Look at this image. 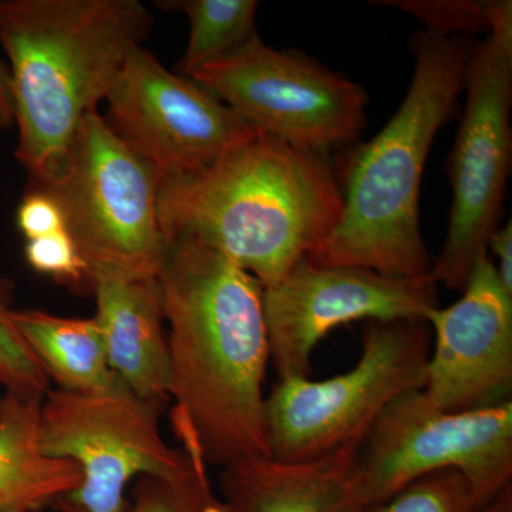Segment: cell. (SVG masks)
<instances>
[{
	"label": "cell",
	"instance_id": "6da1fadb",
	"mask_svg": "<svg viewBox=\"0 0 512 512\" xmlns=\"http://www.w3.org/2000/svg\"><path fill=\"white\" fill-rule=\"evenodd\" d=\"M157 279L167 326L171 421L183 448L220 468L271 457L264 286L191 237L168 239Z\"/></svg>",
	"mask_w": 512,
	"mask_h": 512
},
{
	"label": "cell",
	"instance_id": "7a4b0ae2",
	"mask_svg": "<svg viewBox=\"0 0 512 512\" xmlns=\"http://www.w3.org/2000/svg\"><path fill=\"white\" fill-rule=\"evenodd\" d=\"M342 188L326 154L256 131L198 173L165 178V239L217 249L264 289L312 255L338 224Z\"/></svg>",
	"mask_w": 512,
	"mask_h": 512
},
{
	"label": "cell",
	"instance_id": "3957f363",
	"mask_svg": "<svg viewBox=\"0 0 512 512\" xmlns=\"http://www.w3.org/2000/svg\"><path fill=\"white\" fill-rule=\"evenodd\" d=\"M137 0H2L16 160L30 185L63 173L84 117L106 100L128 55L150 33Z\"/></svg>",
	"mask_w": 512,
	"mask_h": 512
},
{
	"label": "cell",
	"instance_id": "277c9868",
	"mask_svg": "<svg viewBox=\"0 0 512 512\" xmlns=\"http://www.w3.org/2000/svg\"><path fill=\"white\" fill-rule=\"evenodd\" d=\"M409 90L389 123L356 151L336 227L313 264L357 266L396 278L431 275L421 235V178L434 137L464 90L470 49L458 37L417 33Z\"/></svg>",
	"mask_w": 512,
	"mask_h": 512
},
{
	"label": "cell",
	"instance_id": "5b68a950",
	"mask_svg": "<svg viewBox=\"0 0 512 512\" xmlns=\"http://www.w3.org/2000/svg\"><path fill=\"white\" fill-rule=\"evenodd\" d=\"M160 184L157 171L96 110L84 117L63 173L29 187L59 202L92 286L109 276L157 278L167 249Z\"/></svg>",
	"mask_w": 512,
	"mask_h": 512
},
{
	"label": "cell",
	"instance_id": "8992f818",
	"mask_svg": "<svg viewBox=\"0 0 512 512\" xmlns=\"http://www.w3.org/2000/svg\"><path fill=\"white\" fill-rule=\"evenodd\" d=\"M430 350L424 320L369 322L349 372L278 380L265 403L269 454L293 463L355 446L396 397L423 389Z\"/></svg>",
	"mask_w": 512,
	"mask_h": 512
},
{
	"label": "cell",
	"instance_id": "52a82bcc",
	"mask_svg": "<svg viewBox=\"0 0 512 512\" xmlns=\"http://www.w3.org/2000/svg\"><path fill=\"white\" fill-rule=\"evenodd\" d=\"M447 470L466 478L477 508L512 484V402L446 412L423 390H409L380 413L355 446L353 476L366 508Z\"/></svg>",
	"mask_w": 512,
	"mask_h": 512
},
{
	"label": "cell",
	"instance_id": "ba28073f",
	"mask_svg": "<svg viewBox=\"0 0 512 512\" xmlns=\"http://www.w3.org/2000/svg\"><path fill=\"white\" fill-rule=\"evenodd\" d=\"M466 106L448 177L453 204L443 249L433 259L437 284L463 291L491 234L500 227L512 160V29L498 30L470 49Z\"/></svg>",
	"mask_w": 512,
	"mask_h": 512
},
{
	"label": "cell",
	"instance_id": "9c48e42d",
	"mask_svg": "<svg viewBox=\"0 0 512 512\" xmlns=\"http://www.w3.org/2000/svg\"><path fill=\"white\" fill-rule=\"evenodd\" d=\"M188 79L256 130L326 156L366 127L369 97L360 84L303 53L266 46L258 35Z\"/></svg>",
	"mask_w": 512,
	"mask_h": 512
},
{
	"label": "cell",
	"instance_id": "30bf717a",
	"mask_svg": "<svg viewBox=\"0 0 512 512\" xmlns=\"http://www.w3.org/2000/svg\"><path fill=\"white\" fill-rule=\"evenodd\" d=\"M158 416L160 412L133 394L50 389L37 421L40 450L47 457L72 461L82 471L79 488L62 501L84 512H127L131 481L187 471L192 457L165 443Z\"/></svg>",
	"mask_w": 512,
	"mask_h": 512
},
{
	"label": "cell",
	"instance_id": "8fae6325",
	"mask_svg": "<svg viewBox=\"0 0 512 512\" xmlns=\"http://www.w3.org/2000/svg\"><path fill=\"white\" fill-rule=\"evenodd\" d=\"M433 276L396 278L357 266H322L306 256L264 289L269 359L278 380L309 377L316 346L356 320H424L439 308Z\"/></svg>",
	"mask_w": 512,
	"mask_h": 512
},
{
	"label": "cell",
	"instance_id": "7c38bea8",
	"mask_svg": "<svg viewBox=\"0 0 512 512\" xmlns=\"http://www.w3.org/2000/svg\"><path fill=\"white\" fill-rule=\"evenodd\" d=\"M106 100L114 133L161 181L204 170L258 131L141 46L128 55Z\"/></svg>",
	"mask_w": 512,
	"mask_h": 512
},
{
	"label": "cell",
	"instance_id": "4fadbf2b",
	"mask_svg": "<svg viewBox=\"0 0 512 512\" xmlns=\"http://www.w3.org/2000/svg\"><path fill=\"white\" fill-rule=\"evenodd\" d=\"M434 332L423 393L446 412L511 402L512 295L490 255L473 266L463 296L427 316Z\"/></svg>",
	"mask_w": 512,
	"mask_h": 512
},
{
	"label": "cell",
	"instance_id": "5bb4252c",
	"mask_svg": "<svg viewBox=\"0 0 512 512\" xmlns=\"http://www.w3.org/2000/svg\"><path fill=\"white\" fill-rule=\"evenodd\" d=\"M107 362L140 402L161 413L168 396L170 357L157 278H96L92 282Z\"/></svg>",
	"mask_w": 512,
	"mask_h": 512
},
{
	"label": "cell",
	"instance_id": "9a60e30c",
	"mask_svg": "<svg viewBox=\"0 0 512 512\" xmlns=\"http://www.w3.org/2000/svg\"><path fill=\"white\" fill-rule=\"evenodd\" d=\"M355 446L313 460L258 457L221 468V503L228 512H365L353 476Z\"/></svg>",
	"mask_w": 512,
	"mask_h": 512
},
{
	"label": "cell",
	"instance_id": "2e32d148",
	"mask_svg": "<svg viewBox=\"0 0 512 512\" xmlns=\"http://www.w3.org/2000/svg\"><path fill=\"white\" fill-rule=\"evenodd\" d=\"M42 400L10 392L0 399V512H36L59 504L82 483L76 464L40 450Z\"/></svg>",
	"mask_w": 512,
	"mask_h": 512
},
{
	"label": "cell",
	"instance_id": "e0dca14e",
	"mask_svg": "<svg viewBox=\"0 0 512 512\" xmlns=\"http://www.w3.org/2000/svg\"><path fill=\"white\" fill-rule=\"evenodd\" d=\"M13 320L57 389L111 396L131 394L110 369L94 316L63 318L28 309L15 311Z\"/></svg>",
	"mask_w": 512,
	"mask_h": 512
},
{
	"label": "cell",
	"instance_id": "ac0fdd59",
	"mask_svg": "<svg viewBox=\"0 0 512 512\" xmlns=\"http://www.w3.org/2000/svg\"><path fill=\"white\" fill-rule=\"evenodd\" d=\"M157 5L160 9L183 12L190 19V40L180 62L184 77L229 55L258 35L255 0H164Z\"/></svg>",
	"mask_w": 512,
	"mask_h": 512
},
{
	"label": "cell",
	"instance_id": "d6986e66",
	"mask_svg": "<svg viewBox=\"0 0 512 512\" xmlns=\"http://www.w3.org/2000/svg\"><path fill=\"white\" fill-rule=\"evenodd\" d=\"M373 5L402 10L444 37L493 35L512 28L511 0H379Z\"/></svg>",
	"mask_w": 512,
	"mask_h": 512
},
{
	"label": "cell",
	"instance_id": "ffe728a7",
	"mask_svg": "<svg viewBox=\"0 0 512 512\" xmlns=\"http://www.w3.org/2000/svg\"><path fill=\"white\" fill-rule=\"evenodd\" d=\"M13 286L0 274V386L5 392L45 397L50 379L13 320Z\"/></svg>",
	"mask_w": 512,
	"mask_h": 512
},
{
	"label": "cell",
	"instance_id": "44dd1931",
	"mask_svg": "<svg viewBox=\"0 0 512 512\" xmlns=\"http://www.w3.org/2000/svg\"><path fill=\"white\" fill-rule=\"evenodd\" d=\"M191 457V467L178 476L138 477L127 512H202L215 497L207 464Z\"/></svg>",
	"mask_w": 512,
	"mask_h": 512
},
{
	"label": "cell",
	"instance_id": "7402d4cb",
	"mask_svg": "<svg viewBox=\"0 0 512 512\" xmlns=\"http://www.w3.org/2000/svg\"><path fill=\"white\" fill-rule=\"evenodd\" d=\"M473 493L466 478L453 470L421 477L383 503L365 512H474Z\"/></svg>",
	"mask_w": 512,
	"mask_h": 512
},
{
	"label": "cell",
	"instance_id": "603a6c76",
	"mask_svg": "<svg viewBox=\"0 0 512 512\" xmlns=\"http://www.w3.org/2000/svg\"><path fill=\"white\" fill-rule=\"evenodd\" d=\"M25 258L39 274L70 285L90 286L86 265L67 229L26 241Z\"/></svg>",
	"mask_w": 512,
	"mask_h": 512
},
{
	"label": "cell",
	"instance_id": "cb8c5ba5",
	"mask_svg": "<svg viewBox=\"0 0 512 512\" xmlns=\"http://www.w3.org/2000/svg\"><path fill=\"white\" fill-rule=\"evenodd\" d=\"M16 222L26 241L67 229L62 207L55 197L33 187H29L19 204Z\"/></svg>",
	"mask_w": 512,
	"mask_h": 512
},
{
	"label": "cell",
	"instance_id": "d4e9b609",
	"mask_svg": "<svg viewBox=\"0 0 512 512\" xmlns=\"http://www.w3.org/2000/svg\"><path fill=\"white\" fill-rule=\"evenodd\" d=\"M488 254H493L497 259V265H494L498 278L503 284L505 291L512 295V222L500 225L487 244Z\"/></svg>",
	"mask_w": 512,
	"mask_h": 512
},
{
	"label": "cell",
	"instance_id": "484cf974",
	"mask_svg": "<svg viewBox=\"0 0 512 512\" xmlns=\"http://www.w3.org/2000/svg\"><path fill=\"white\" fill-rule=\"evenodd\" d=\"M13 126V101L10 93L9 69L0 59V128L8 130Z\"/></svg>",
	"mask_w": 512,
	"mask_h": 512
},
{
	"label": "cell",
	"instance_id": "4316f807",
	"mask_svg": "<svg viewBox=\"0 0 512 512\" xmlns=\"http://www.w3.org/2000/svg\"><path fill=\"white\" fill-rule=\"evenodd\" d=\"M474 512H512V484Z\"/></svg>",
	"mask_w": 512,
	"mask_h": 512
},
{
	"label": "cell",
	"instance_id": "83f0119b",
	"mask_svg": "<svg viewBox=\"0 0 512 512\" xmlns=\"http://www.w3.org/2000/svg\"><path fill=\"white\" fill-rule=\"evenodd\" d=\"M202 512H228L227 508H225V505L221 503V501H218L217 498H214V500L210 501L207 505H205L204 510Z\"/></svg>",
	"mask_w": 512,
	"mask_h": 512
},
{
	"label": "cell",
	"instance_id": "f1b7e54d",
	"mask_svg": "<svg viewBox=\"0 0 512 512\" xmlns=\"http://www.w3.org/2000/svg\"><path fill=\"white\" fill-rule=\"evenodd\" d=\"M59 505L62 508V512H84L79 507H76V505L67 504L64 501H60Z\"/></svg>",
	"mask_w": 512,
	"mask_h": 512
}]
</instances>
